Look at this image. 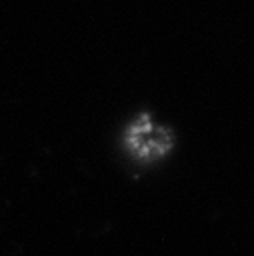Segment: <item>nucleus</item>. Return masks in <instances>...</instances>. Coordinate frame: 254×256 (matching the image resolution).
I'll list each match as a JSON object with an SVG mask.
<instances>
[{
	"mask_svg": "<svg viewBox=\"0 0 254 256\" xmlns=\"http://www.w3.org/2000/svg\"><path fill=\"white\" fill-rule=\"evenodd\" d=\"M126 142L134 150L136 156H140V158H158V156H162L170 150L172 136H170L168 130H164L162 126L152 124L146 116H142V118L136 120V124L130 126Z\"/></svg>",
	"mask_w": 254,
	"mask_h": 256,
	"instance_id": "nucleus-1",
	"label": "nucleus"
}]
</instances>
